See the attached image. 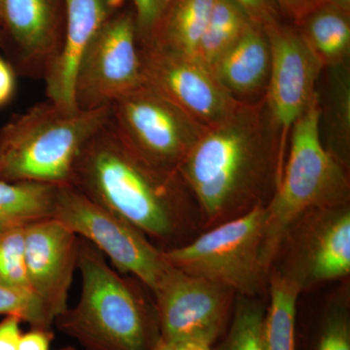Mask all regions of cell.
Segmentation results:
<instances>
[{"mask_svg": "<svg viewBox=\"0 0 350 350\" xmlns=\"http://www.w3.org/2000/svg\"><path fill=\"white\" fill-rule=\"evenodd\" d=\"M280 145L265 98L208 126L177 172L206 229L267 206L282 178Z\"/></svg>", "mask_w": 350, "mask_h": 350, "instance_id": "1", "label": "cell"}, {"mask_svg": "<svg viewBox=\"0 0 350 350\" xmlns=\"http://www.w3.org/2000/svg\"><path fill=\"white\" fill-rule=\"evenodd\" d=\"M72 185L149 239L163 243L181 234L193 199L178 172L160 169L138 155L119 137L110 119L80 154Z\"/></svg>", "mask_w": 350, "mask_h": 350, "instance_id": "2", "label": "cell"}, {"mask_svg": "<svg viewBox=\"0 0 350 350\" xmlns=\"http://www.w3.org/2000/svg\"><path fill=\"white\" fill-rule=\"evenodd\" d=\"M81 292L59 315V331L84 350H154L160 338L155 306L88 241H79Z\"/></svg>", "mask_w": 350, "mask_h": 350, "instance_id": "3", "label": "cell"}, {"mask_svg": "<svg viewBox=\"0 0 350 350\" xmlns=\"http://www.w3.org/2000/svg\"><path fill=\"white\" fill-rule=\"evenodd\" d=\"M349 167L324 145L319 91L290 133L282 178L266 206L262 256L269 273L289 228L312 209L349 204Z\"/></svg>", "mask_w": 350, "mask_h": 350, "instance_id": "4", "label": "cell"}, {"mask_svg": "<svg viewBox=\"0 0 350 350\" xmlns=\"http://www.w3.org/2000/svg\"><path fill=\"white\" fill-rule=\"evenodd\" d=\"M109 119L110 107L66 109L49 100L16 115L0 129V180L72 184L80 154Z\"/></svg>", "mask_w": 350, "mask_h": 350, "instance_id": "5", "label": "cell"}, {"mask_svg": "<svg viewBox=\"0 0 350 350\" xmlns=\"http://www.w3.org/2000/svg\"><path fill=\"white\" fill-rule=\"evenodd\" d=\"M266 206H257L226 221L181 246L163 250L170 265L188 275L230 288L238 296L255 298L268 286L262 256Z\"/></svg>", "mask_w": 350, "mask_h": 350, "instance_id": "6", "label": "cell"}, {"mask_svg": "<svg viewBox=\"0 0 350 350\" xmlns=\"http://www.w3.org/2000/svg\"><path fill=\"white\" fill-rule=\"evenodd\" d=\"M52 217L93 244L118 273L135 276L152 293L170 268L163 250L148 237L72 184L57 187Z\"/></svg>", "mask_w": 350, "mask_h": 350, "instance_id": "7", "label": "cell"}, {"mask_svg": "<svg viewBox=\"0 0 350 350\" xmlns=\"http://www.w3.org/2000/svg\"><path fill=\"white\" fill-rule=\"evenodd\" d=\"M110 124L147 162L175 172L206 129L146 83L110 105Z\"/></svg>", "mask_w": 350, "mask_h": 350, "instance_id": "8", "label": "cell"}, {"mask_svg": "<svg viewBox=\"0 0 350 350\" xmlns=\"http://www.w3.org/2000/svg\"><path fill=\"white\" fill-rule=\"evenodd\" d=\"M145 84L142 43L133 11H118L83 53L75 81L77 109L110 107Z\"/></svg>", "mask_w": 350, "mask_h": 350, "instance_id": "9", "label": "cell"}, {"mask_svg": "<svg viewBox=\"0 0 350 350\" xmlns=\"http://www.w3.org/2000/svg\"><path fill=\"white\" fill-rule=\"evenodd\" d=\"M265 32L271 46V66L264 98L284 165L292 128L317 94L325 69L293 24L280 21Z\"/></svg>", "mask_w": 350, "mask_h": 350, "instance_id": "10", "label": "cell"}, {"mask_svg": "<svg viewBox=\"0 0 350 350\" xmlns=\"http://www.w3.org/2000/svg\"><path fill=\"white\" fill-rule=\"evenodd\" d=\"M283 265L276 269L301 291L350 273V207L312 209L286 232ZM273 269V268H271Z\"/></svg>", "mask_w": 350, "mask_h": 350, "instance_id": "11", "label": "cell"}, {"mask_svg": "<svg viewBox=\"0 0 350 350\" xmlns=\"http://www.w3.org/2000/svg\"><path fill=\"white\" fill-rule=\"evenodd\" d=\"M160 338H189L213 345L232 319L237 294L170 265L153 292Z\"/></svg>", "mask_w": 350, "mask_h": 350, "instance_id": "12", "label": "cell"}, {"mask_svg": "<svg viewBox=\"0 0 350 350\" xmlns=\"http://www.w3.org/2000/svg\"><path fill=\"white\" fill-rule=\"evenodd\" d=\"M145 83L180 107L200 125L224 121L241 105L197 57L178 56L142 45Z\"/></svg>", "mask_w": 350, "mask_h": 350, "instance_id": "13", "label": "cell"}, {"mask_svg": "<svg viewBox=\"0 0 350 350\" xmlns=\"http://www.w3.org/2000/svg\"><path fill=\"white\" fill-rule=\"evenodd\" d=\"M79 241L75 232L54 217L36 221L25 228L29 289L54 322L68 308Z\"/></svg>", "mask_w": 350, "mask_h": 350, "instance_id": "14", "label": "cell"}, {"mask_svg": "<svg viewBox=\"0 0 350 350\" xmlns=\"http://www.w3.org/2000/svg\"><path fill=\"white\" fill-rule=\"evenodd\" d=\"M59 0H2L16 68L22 75L45 77L63 43Z\"/></svg>", "mask_w": 350, "mask_h": 350, "instance_id": "15", "label": "cell"}, {"mask_svg": "<svg viewBox=\"0 0 350 350\" xmlns=\"http://www.w3.org/2000/svg\"><path fill=\"white\" fill-rule=\"evenodd\" d=\"M125 0H64V32L59 55L44 77L47 100L77 109L75 81L78 64L100 27Z\"/></svg>", "mask_w": 350, "mask_h": 350, "instance_id": "16", "label": "cell"}, {"mask_svg": "<svg viewBox=\"0 0 350 350\" xmlns=\"http://www.w3.org/2000/svg\"><path fill=\"white\" fill-rule=\"evenodd\" d=\"M271 66L268 36L261 27L251 24L213 71L232 98L243 103H254L266 94Z\"/></svg>", "mask_w": 350, "mask_h": 350, "instance_id": "17", "label": "cell"}, {"mask_svg": "<svg viewBox=\"0 0 350 350\" xmlns=\"http://www.w3.org/2000/svg\"><path fill=\"white\" fill-rule=\"evenodd\" d=\"M294 25L324 69L349 64L350 14L323 1Z\"/></svg>", "mask_w": 350, "mask_h": 350, "instance_id": "18", "label": "cell"}, {"mask_svg": "<svg viewBox=\"0 0 350 350\" xmlns=\"http://www.w3.org/2000/svg\"><path fill=\"white\" fill-rule=\"evenodd\" d=\"M214 2L215 0H174L150 40L144 45L178 56L196 57Z\"/></svg>", "mask_w": 350, "mask_h": 350, "instance_id": "19", "label": "cell"}, {"mask_svg": "<svg viewBox=\"0 0 350 350\" xmlns=\"http://www.w3.org/2000/svg\"><path fill=\"white\" fill-rule=\"evenodd\" d=\"M328 71L325 98H319L320 133L326 148L349 169L350 75L349 64Z\"/></svg>", "mask_w": 350, "mask_h": 350, "instance_id": "20", "label": "cell"}, {"mask_svg": "<svg viewBox=\"0 0 350 350\" xmlns=\"http://www.w3.org/2000/svg\"><path fill=\"white\" fill-rule=\"evenodd\" d=\"M269 303L262 320L264 350H296L297 303L301 289L278 269L269 271Z\"/></svg>", "mask_w": 350, "mask_h": 350, "instance_id": "21", "label": "cell"}, {"mask_svg": "<svg viewBox=\"0 0 350 350\" xmlns=\"http://www.w3.org/2000/svg\"><path fill=\"white\" fill-rule=\"evenodd\" d=\"M59 186L0 180V232L52 217Z\"/></svg>", "mask_w": 350, "mask_h": 350, "instance_id": "22", "label": "cell"}, {"mask_svg": "<svg viewBox=\"0 0 350 350\" xmlns=\"http://www.w3.org/2000/svg\"><path fill=\"white\" fill-rule=\"evenodd\" d=\"M250 25L247 16L234 0H215L196 57L213 70Z\"/></svg>", "mask_w": 350, "mask_h": 350, "instance_id": "23", "label": "cell"}, {"mask_svg": "<svg viewBox=\"0 0 350 350\" xmlns=\"http://www.w3.org/2000/svg\"><path fill=\"white\" fill-rule=\"evenodd\" d=\"M265 308L255 298L238 296L234 300L230 328L214 350H264L262 328Z\"/></svg>", "mask_w": 350, "mask_h": 350, "instance_id": "24", "label": "cell"}, {"mask_svg": "<svg viewBox=\"0 0 350 350\" xmlns=\"http://www.w3.org/2000/svg\"><path fill=\"white\" fill-rule=\"evenodd\" d=\"M25 228L0 232V283L31 291L25 266Z\"/></svg>", "mask_w": 350, "mask_h": 350, "instance_id": "25", "label": "cell"}, {"mask_svg": "<svg viewBox=\"0 0 350 350\" xmlns=\"http://www.w3.org/2000/svg\"><path fill=\"white\" fill-rule=\"evenodd\" d=\"M0 315H15L31 328L51 329L54 323L38 299L27 290L0 283Z\"/></svg>", "mask_w": 350, "mask_h": 350, "instance_id": "26", "label": "cell"}, {"mask_svg": "<svg viewBox=\"0 0 350 350\" xmlns=\"http://www.w3.org/2000/svg\"><path fill=\"white\" fill-rule=\"evenodd\" d=\"M317 350H350V317L347 298L333 301L327 310Z\"/></svg>", "mask_w": 350, "mask_h": 350, "instance_id": "27", "label": "cell"}, {"mask_svg": "<svg viewBox=\"0 0 350 350\" xmlns=\"http://www.w3.org/2000/svg\"><path fill=\"white\" fill-rule=\"evenodd\" d=\"M133 14L142 45L150 40L159 23L174 0H133Z\"/></svg>", "mask_w": 350, "mask_h": 350, "instance_id": "28", "label": "cell"}, {"mask_svg": "<svg viewBox=\"0 0 350 350\" xmlns=\"http://www.w3.org/2000/svg\"><path fill=\"white\" fill-rule=\"evenodd\" d=\"M251 24L266 29L271 25L282 21V15L273 0H234Z\"/></svg>", "mask_w": 350, "mask_h": 350, "instance_id": "29", "label": "cell"}, {"mask_svg": "<svg viewBox=\"0 0 350 350\" xmlns=\"http://www.w3.org/2000/svg\"><path fill=\"white\" fill-rule=\"evenodd\" d=\"M280 15L297 25L324 0H273Z\"/></svg>", "mask_w": 350, "mask_h": 350, "instance_id": "30", "label": "cell"}, {"mask_svg": "<svg viewBox=\"0 0 350 350\" xmlns=\"http://www.w3.org/2000/svg\"><path fill=\"white\" fill-rule=\"evenodd\" d=\"M54 333L51 329L31 328L21 336L17 350H51Z\"/></svg>", "mask_w": 350, "mask_h": 350, "instance_id": "31", "label": "cell"}, {"mask_svg": "<svg viewBox=\"0 0 350 350\" xmlns=\"http://www.w3.org/2000/svg\"><path fill=\"white\" fill-rule=\"evenodd\" d=\"M22 320L15 315H8L0 321V350H17L22 331Z\"/></svg>", "mask_w": 350, "mask_h": 350, "instance_id": "32", "label": "cell"}, {"mask_svg": "<svg viewBox=\"0 0 350 350\" xmlns=\"http://www.w3.org/2000/svg\"><path fill=\"white\" fill-rule=\"evenodd\" d=\"M15 86V69L0 56V107L11 100Z\"/></svg>", "mask_w": 350, "mask_h": 350, "instance_id": "33", "label": "cell"}, {"mask_svg": "<svg viewBox=\"0 0 350 350\" xmlns=\"http://www.w3.org/2000/svg\"><path fill=\"white\" fill-rule=\"evenodd\" d=\"M154 350H214L213 345L189 338L178 340H163L159 338Z\"/></svg>", "mask_w": 350, "mask_h": 350, "instance_id": "34", "label": "cell"}, {"mask_svg": "<svg viewBox=\"0 0 350 350\" xmlns=\"http://www.w3.org/2000/svg\"><path fill=\"white\" fill-rule=\"evenodd\" d=\"M324 1L334 4V5L344 10L345 12L350 14V0H324Z\"/></svg>", "mask_w": 350, "mask_h": 350, "instance_id": "35", "label": "cell"}, {"mask_svg": "<svg viewBox=\"0 0 350 350\" xmlns=\"http://www.w3.org/2000/svg\"><path fill=\"white\" fill-rule=\"evenodd\" d=\"M57 350H76V349H75V347H63V349H59Z\"/></svg>", "mask_w": 350, "mask_h": 350, "instance_id": "36", "label": "cell"}, {"mask_svg": "<svg viewBox=\"0 0 350 350\" xmlns=\"http://www.w3.org/2000/svg\"><path fill=\"white\" fill-rule=\"evenodd\" d=\"M2 16V0H0V20H1Z\"/></svg>", "mask_w": 350, "mask_h": 350, "instance_id": "37", "label": "cell"}]
</instances>
